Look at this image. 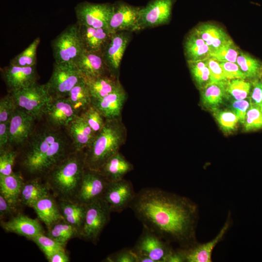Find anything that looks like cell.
Returning <instances> with one entry per match:
<instances>
[{"label": "cell", "mask_w": 262, "mask_h": 262, "mask_svg": "<svg viewBox=\"0 0 262 262\" xmlns=\"http://www.w3.org/2000/svg\"><path fill=\"white\" fill-rule=\"evenodd\" d=\"M1 226L7 232L22 236L30 240L39 234L45 233L38 219L21 213L13 216L6 221H1Z\"/></svg>", "instance_id": "22"}, {"label": "cell", "mask_w": 262, "mask_h": 262, "mask_svg": "<svg viewBox=\"0 0 262 262\" xmlns=\"http://www.w3.org/2000/svg\"><path fill=\"white\" fill-rule=\"evenodd\" d=\"M16 108L10 93L2 97L0 100V123L9 122Z\"/></svg>", "instance_id": "46"}, {"label": "cell", "mask_w": 262, "mask_h": 262, "mask_svg": "<svg viewBox=\"0 0 262 262\" xmlns=\"http://www.w3.org/2000/svg\"><path fill=\"white\" fill-rule=\"evenodd\" d=\"M193 30L209 46L211 53L231 39L222 28L210 23L201 24Z\"/></svg>", "instance_id": "29"}, {"label": "cell", "mask_w": 262, "mask_h": 262, "mask_svg": "<svg viewBox=\"0 0 262 262\" xmlns=\"http://www.w3.org/2000/svg\"><path fill=\"white\" fill-rule=\"evenodd\" d=\"M109 182L99 171L86 167L75 200L87 205L102 198Z\"/></svg>", "instance_id": "14"}, {"label": "cell", "mask_w": 262, "mask_h": 262, "mask_svg": "<svg viewBox=\"0 0 262 262\" xmlns=\"http://www.w3.org/2000/svg\"><path fill=\"white\" fill-rule=\"evenodd\" d=\"M85 158V149L76 151L45 176L50 190L59 199H75L86 168Z\"/></svg>", "instance_id": "3"}, {"label": "cell", "mask_w": 262, "mask_h": 262, "mask_svg": "<svg viewBox=\"0 0 262 262\" xmlns=\"http://www.w3.org/2000/svg\"><path fill=\"white\" fill-rule=\"evenodd\" d=\"M79 115L92 104V98L84 78L70 91L67 97Z\"/></svg>", "instance_id": "33"}, {"label": "cell", "mask_w": 262, "mask_h": 262, "mask_svg": "<svg viewBox=\"0 0 262 262\" xmlns=\"http://www.w3.org/2000/svg\"><path fill=\"white\" fill-rule=\"evenodd\" d=\"M244 126L246 131L262 128V114L260 106L252 103L251 101L250 106L246 112Z\"/></svg>", "instance_id": "45"}, {"label": "cell", "mask_w": 262, "mask_h": 262, "mask_svg": "<svg viewBox=\"0 0 262 262\" xmlns=\"http://www.w3.org/2000/svg\"><path fill=\"white\" fill-rule=\"evenodd\" d=\"M57 202L64 220L75 227L81 236L87 205L75 200L59 199Z\"/></svg>", "instance_id": "26"}, {"label": "cell", "mask_w": 262, "mask_h": 262, "mask_svg": "<svg viewBox=\"0 0 262 262\" xmlns=\"http://www.w3.org/2000/svg\"><path fill=\"white\" fill-rule=\"evenodd\" d=\"M111 212L102 198L87 204L81 237L96 243L110 221Z\"/></svg>", "instance_id": "8"}, {"label": "cell", "mask_w": 262, "mask_h": 262, "mask_svg": "<svg viewBox=\"0 0 262 262\" xmlns=\"http://www.w3.org/2000/svg\"><path fill=\"white\" fill-rule=\"evenodd\" d=\"M83 78L75 64L54 62L51 76L46 84L51 98H65Z\"/></svg>", "instance_id": "7"}, {"label": "cell", "mask_w": 262, "mask_h": 262, "mask_svg": "<svg viewBox=\"0 0 262 262\" xmlns=\"http://www.w3.org/2000/svg\"><path fill=\"white\" fill-rule=\"evenodd\" d=\"M83 78L92 100L103 98L122 86L119 77L111 74L94 78Z\"/></svg>", "instance_id": "25"}, {"label": "cell", "mask_w": 262, "mask_h": 262, "mask_svg": "<svg viewBox=\"0 0 262 262\" xmlns=\"http://www.w3.org/2000/svg\"><path fill=\"white\" fill-rule=\"evenodd\" d=\"M206 62L210 72V83L223 82L228 81L224 75L219 62L211 57L207 58Z\"/></svg>", "instance_id": "47"}, {"label": "cell", "mask_w": 262, "mask_h": 262, "mask_svg": "<svg viewBox=\"0 0 262 262\" xmlns=\"http://www.w3.org/2000/svg\"><path fill=\"white\" fill-rule=\"evenodd\" d=\"M113 8V4L110 3L79 2L74 8L77 22L79 25L108 29Z\"/></svg>", "instance_id": "10"}, {"label": "cell", "mask_w": 262, "mask_h": 262, "mask_svg": "<svg viewBox=\"0 0 262 262\" xmlns=\"http://www.w3.org/2000/svg\"><path fill=\"white\" fill-rule=\"evenodd\" d=\"M31 241L33 242L44 254L48 260L56 252L65 249V246L45 233L39 234Z\"/></svg>", "instance_id": "40"}, {"label": "cell", "mask_w": 262, "mask_h": 262, "mask_svg": "<svg viewBox=\"0 0 262 262\" xmlns=\"http://www.w3.org/2000/svg\"><path fill=\"white\" fill-rule=\"evenodd\" d=\"M37 118L16 108L9 124L8 146L17 149L33 131Z\"/></svg>", "instance_id": "17"}, {"label": "cell", "mask_w": 262, "mask_h": 262, "mask_svg": "<svg viewBox=\"0 0 262 262\" xmlns=\"http://www.w3.org/2000/svg\"><path fill=\"white\" fill-rule=\"evenodd\" d=\"M17 150L21 167L36 178L45 177L76 151L66 129L52 128L43 116L37 119L33 131Z\"/></svg>", "instance_id": "2"}, {"label": "cell", "mask_w": 262, "mask_h": 262, "mask_svg": "<svg viewBox=\"0 0 262 262\" xmlns=\"http://www.w3.org/2000/svg\"><path fill=\"white\" fill-rule=\"evenodd\" d=\"M133 169V165L120 152L108 159L98 170L109 181H117Z\"/></svg>", "instance_id": "27"}, {"label": "cell", "mask_w": 262, "mask_h": 262, "mask_svg": "<svg viewBox=\"0 0 262 262\" xmlns=\"http://www.w3.org/2000/svg\"><path fill=\"white\" fill-rule=\"evenodd\" d=\"M18 155L17 149L7 146L0 150V176L12 174Z\"/></svg>", "instance_id": "42"}, {"label": "cell", "mask_w": 262, "mask_h": 262, "mask_svg": "<svg viewBox=\"0 0 262 262\" xmlns=\"http://www.w3.org/2000/svg\"><path fill=\"white\" fill-rule=\"evenodd\" d=\"M9 124V122L0 123V150L8 146Z\"/></svg>", "instance_id": "53"}, {"label": "cell", "mask_w": 262, "mask_h": 262, "mask_svg": "<svg viewBox=\"0 0 262 262\" xmlns=\"http://www.w3.org/2000/svg\"><path fill=\"white\" fill-rule=\"evenodd\" d=\"M135 195L131 182L123 179L110 181L102 199L112 212L120 213L130 207Z\"/></svg>", "instance_id": "12"}, {"label": "cell", "mask_w": 262, "mask_h": 262, "mask_svg": "<svg viewBox=\"0 0 262 262\" xmlns=\"http://www.w3.org/2000/svg\"><path fill=\"white\" fill-rule=\"evenodd\" d=\"M108 262H137V256L132 248H123L109 255Z\"/></svg>", "instance_id": "48"}, {"label": "cell", "mask_w": 262, "mask_h": 262, "mask_svg": "<svg viewBox=\"0 0 262 262\" xmlns=\"http://www.w3.org/2000/svg\"><path fill=\"white\" fill-rule=\"evenodd\" d=\"M47 235L64 246L70 239L81 237L79 230L64 220L56 222L48 228Z\"/></svg>", "instance_id": "35"}, {"label": "cell", "mask_w": 262, "mask_h": 262, "mask_svg": "<svg viewBox=\"0 0 262 262\" xmlns=\"http://www.w3.org/2000/svg\"><path fill=\"white\" fill-rule=\"evenodd\" d=\"M131 38V32L114 33L102 54L110 73L117 77H119L121 61Z\"/></svg>", "instance_id": "18"}, {"label": "cell", "mask_w": 262, "mask_h": 262, "mask_svg": "<svg viewBox=\"0 0 262 262\" xmlns=\"http://www.w3.org/2000/svg\"><path fill=\"white\" fill-rule=\"evenodd\" d=\"M175 0H151L141 7L139 15L140 30L159 26L170 19Z\"/></svg>", "instance_id": "13"}, {"label": "cell", "mask_w": 262, "mask_h": 262, "mask_svg": "<svg viewBox=\"0 0 262 262\" xmlns=\"http://www.w3.org/2000/svg\"><path fill=\"white\" fill-rule=\"evenodd\" d=\"M128 95L123 86L99 99L92 100V104L102 114L106 120L122 117V111Z\"/></svg>", "instance_id": "21"}, {"label": "cell", "mask_w": 262, "mask_h": 262, "mask_svg": "<svg viewBox=\"0 0 262 262\" xmlns=\"http://www.w3.org/2000/svg\"><path fill=\"white\" fill-rule=\"evenodd\" d=\"M230 214L218 234L212 240L205 243L196 242L191 246L182 248L179 247L184 262H211L214 248L224 238L230 225Z\"/></svg>", "instance_id": "19"}, {"label": "cell", "mask_w": 262, "mask_h": 262, "mask_svg": "<svg viewBox=\"0 0 262 262\" xmlns=\"http://www.w3.org/2000/svg\"><path fill=\"white\" fill-rule=\"evenodd\" d=\"M250 105L249 101L246 99L235 100L231 103L232 111L237 115L239 121L244 124L246 118V112Z\"/></svg>", "instance_id": "50"}, {"label": "cell", "mask_w": 262, "mask_h": 262, "mask_svg": "<svg viewBox=\"0 0 262 262\" xmlns=\"http://www.w3.org/2000/svg\"><path fill=\"white\" fill-rule=\"evenodd\" d=\"M49 262H68L69 258L65 249L54 253L48 260Z\"/></svg>", "instance_id": "54"}, {"label": "cell", "mask_w": 262, "mask_h": 262, "mask_svg": "<svg viewBox=\"0 0 262 262\" xmlns=\"http://www.w3.org/2000/svg\"><path fill=\"white\" fill-rule=\"evenodd\" d=\"M129 207L143 227L163 240L182 248L197 242L198 208L190 198L147 187L136 193Z\"/></svg>", "instance_id": "1"}, {"label": "cell", "mask_w": 262, "mask_h": 262, "mask_svg": "<svg viewBox=\"0 0 262 262\" xmlns=\"http://www.w3.org/2000/svg\"><path fill=\"white\" fill-rule=\"evenodd\" d=\"M38 178L24 182L20 195V203L32 208L37 201L50 194L47 182H41Z\"/></svg>", "instance_id": "31"}, {"label": "cell", "mask_w": 262, "mask_h": 262, "mask_svg": "<svg viewBox=\"0 0 262 262\" xmlns=\"http://www.w3.org/2000/svg\"><path fill=\"white\" fill-rule=\"evenodd\" d=\"M252 87L250 101L260 106L262 103V83L261 81L256 80L252 82Z\"/></svg>", "instance_id": "52"}, {"label": "cell", "mask_w": 262, "mask_h": 262, "mask_svg": "<svg viewBox=\"0 0 262 262\" xmlns=\"http://www.w3.org/2000/svg\"><path fill=\"white\" fill-rule=\"evenodd\" d=\"M78 115L67 97L51 98L43 114L47 123L56 129H66Z\"/></svg>", "instance_id": "15"}, {"label": "cell", "mask_w": 262, "mask_h": 262, "mask_svg": "<svg viewBox=\"0 0 262 262\" xmlns=\"http://www.w3.org/2000/svg\"><path fill=\"white\" fill-rule=\"evenodd\" d=\"M137 256H146L154 262H165L173 251L171 243L163 240L155 233L143 227V231L132 248Z\"/></svg>", "instance_id": "9"}, {"label": "cell", "mask_w": 262, "mask_h": 262, "mask_svg": "<svg viewBox=\"0 0 262 262\" xmlns=\"http://www.w3.org/2000/svg\"><path fill=\"white\" fill-rule=\"evenodd\" d=\"M75 65L84 78L110 74L102 55L83 50Z\"/></svg>", "instance_id": "23"}, {"label": "cell", "mask_w": 262, "mask_h": 262, "mask_svg": "<svg viewBox=\"0 0 262 262\" xmlns=\"http://www.w3.org/2000/svg\"><path fill=\"white\" fill-rule=\"evenodd\" d=\"M79 33L83 50L102 55L113 34L107 29L79 24Z\"/></svg>", "instance_id": "20"}, {"label": "cell", "mask_w": 262, "mask_h": 262, "mask_svg": "<svg viewBox=\"0 0 262 262\" xmlns=\"http://www.w3.org/2000/svg\"><path fill=\"white\" fill-rule=\"evenodd\" d=\"M127 137V130L122 117L106 120L103 128L85 149L86 167L98 171L108 159L119 152Z\"/></svg>", "instance_id": "4"}, {"label": "cell", "mask_w": 262, "mask_h": 262, "mask_svg": "<svg viewBox=\"0 0 262 262\" xmlns=\"http://www.w3.org/2000/svg\"><path fill=\"white\" fill-rule=\"evenodd\" d=\"M219 64L227 80L235 79L245 80L246 78L237 63L229 62H219Z\"/></svg>", "instance_id": "49"}, {"label": "cell", "mask_w": 262, "mask_h": 262, "mask_svg": "<svg viewBox=\"0 0 262 262\" xmlns=\"http://www.w3.org/2000/svg\"><path fill=\"white\" fill-rule=\"evenodd\" d=\"M24 183L19 172H13L10 175L0 176V195L13 205L17 207L20 203V195Z\"/></svg>", "instance_id": "30"}, {"label": "cell", "mask_w": 262, "mask_h": 262, "mask_svg": "<svg viewBox=\"0 0 262 262\" xmlns=\"http://www.w3.org/2000/svg\"><path fill=\"white\" fill-rule=\"evenodd\" d=\"M261 82H262V81H261Z\"/></svg>", "instance_id": "56"}, {"label": "cell", "mask_w": 262, "mask_h": 262, "mask_svg": "<svg viewBox=\"0 0 262 262\" xmlns=\"http://www.w3.org/2000/svg\"><path fill=\"white\" fill-rule=\"evenodd\" d=\"M236 63L246 78H253L256 77L261 69L260 62L247 53L240 52Z\"/></svg>", "instance_id": "39"}, {"label": "cell", "mask_w": 262, "mask_h": 262, "mask_svg": "<svg viewBox=\"0 0 262 262\" xmlns=\"http://www.w3.org/2000/svg\"><path fill=\"white\" fill-rule=\"evenodd\" d=\"M251 87L250 83L243 79L229 80L225 83L227 93L237 100L246 99L250 93Z\"/></svg>", "instance_id": "38"}, {"label": "cell", "mask_w": 262, "mask_h": 262, "mask_svg": "<svg viewBox=\"0 0 262 262\" xmlns=\"http://www.w3.org/2000/svg\"><path fill=\"white\" fill-rule=\"evenodd\" d=\"M54 62L75 64L83 48L77 22L67 26L51 43Z\"/></svg>", "instance_id": "5"}, {"label": "cell", "mask_w": 262, "mask_h": 262, "mask_svg": "<svg viewBox=\"0 0 262 262\" xmlns=\"http://www.w3.org/2000/svg\"><path fill=\"white\" fill-rule=\"evenodd\" d=\"M260 110H261V113L262 114V103L261 104L260 106Z\"/></svg>", "instance_id": "55"}, {"label": "cell", "mask_w": 262, "mask_h": 262, "mask_svg": "<svg viewBox=\"0 0 262 262\" xmlns=\"http://www.w3.org/2000/svg\"><path fill=\"white\" fill-rule=\"evenodd\" d=\"M79 115L82 116L96 134L103 128L106 121L100 112L92 104Z\"/></svg>", "instance_id": "41"}, {"label": "cell", "mask_w": 262, "mask_h": 262, "mask_svg": "<svg viewBox=\"0 0 262 262\" xmlns=\"http://www.w3.org/2000/svg\"><path fill=\"white\" fill-rule=\"evenodd\" d=\"M39 220L49 227L53 224L64 220L58 202L50 194L37 201L33 206Z\"/></svg>", "instance_id": "28"}, {"label": "cell", "mask_w": 262, "mask_h": 262, "mask_svg": "<svg viewBox=\"0 0 262 262\" xmlns=\"http://www.w3.org/2000/svg\"><path fill=\"white\" fill-rule=\"evenodd\" d=\"M226 82L210 83L203 88L201 101L206 108L212 111L218 109L227 93L225 88Z\"/></svg>", "instance_id": "34"}, {"label": "cell", "mask_w": 262, "mask_h": 262, "mask_svg": "<svg viewBox=\"0 0 262 262\" xmlns=\"http://www.w3.org/2000/svg\"><path fill=\"white\" fill-rule=\"evenodd\" d=\"M40 42V37H36L23 51L12 58L9 64L20 67L36 66L37 50Z\"/></svg>", "instance_id": "36"}, {"label": "cell", "mask_w": 262, "mask_h": 262, "mask_svg": "<svg viewBox=\"0 0 262 262\" xmlns=\"http://www.w3.org/2000/svg\"><path fill=\"white\" fill-rule=\"evenodd\" d=\"M213 112L214 117L225 132L229 133L233 131L239 121L237 115L232 110H221L217 109Z\"/></svg>", "instance_id": "43"}, {"label": "cell", "mask_w": 262, "mask_h": 262, "mask_svg": "<svg viewBox=\"0 0 262 262\" xmlns=\"http://www.w3.org/2000/svg\"><path fill=\"white\" fill-rule=\"evenodd\" d=\"M0 74L8 93L31 86L38 79L36 66L20 67L9 64L0 68Z\"/></svg>", "instance_id": "16"}, {"label": "cell", "mask_w": 262, "mask_h": 262, "mask_svg": "<svg viewBox=\"0 0 262 262\" xmlns=\"http://www.w3.org/2000/svg\"><path fill=\"white\" fill-rule=\"evenodd\" d=\"M184 49L187 61L204 60L210 56L209 46L194 30L186 37Z\"/></svg>", "instance_id": "32"}, {"label": "cell", "mask_w": 262, "mask_h": 262, "mask_svg": "<svg viewBox=\"0 0 262 262\" xmlns=\"http://www.w3.org/2000/svg\"><path fill=\"white\" fill-rule=\"evenodd\" d=\"M113 4V12L108 27L112 33L140 30L139 21L141 7L133 6L123 1H117Z\"/></svg>", "instance_id": "11"}, {"label": "cell", "mask_w": 262, "mask_h": 262, "mask_svg": "<svg viewBox=\"0 0 262 262\" xmlns=\"http://www.w3.org/2000/svg\"><path fill=\"white\" fill-rule=\"evenodd\" d=\"M240 51L230 39L226 44L210 54V56L218 62H229L236 63Z\"/></svg>", "instance_id": "44"}, {"label": "cell", "mask_w": 262, "mask_h": 262, "mask_svg": "<svg viewBox=\"0 0 262 262\" xmlns=\"http://www.w3.org/2000/svg\"><path fill=\"white\" fill-rule=\"evenodd\" d=\"M76 151L85 149L96 134L80 115L76 117L66 128Z\"/></svg>", "instance_id": "24"}, {"label": "cell", "mask_w": 262, "mask_h": 262, "mask_svg": "<svg viewBox=\"0 0 262 262\" xmlns=\"http://www.w3.org/2000/svg\"><path fill=\"white\" fill-rule=\"evenodd\" d=\"M10 94L17 108L37 119L43 116L46 106L51 99L46 84H40L38 82Z\"/></svg>", "instance_id": "6"}, {"label": "cell", "mask_w": 262, "mask_h": 262, "mask_svg": "<svg viewBox=\"0 0 262 262\" xmlns=\"http://www.w3.org/2000/svg\"><path fill=\"white\" fill-rule=\"evenodd\" d=\"M16 207L11 204L3 196L0 195V217H4L14 213L17 210Z\"/></svg>", "instance_id": "51"}, {"label": "cell", "mask_w": 262, "mask_h": 262, "mask_svg": "<svg viewBox=\"0 0 262 262\" xmlns=\"http://www.w3.org/2000/svg\"><path fill=\"white\" fill-rule=\"evenodd\" d=\"M192 76L199 87L204 88L211 83L210 72L206 59L187 61Z\"/></svg>", "instance_id": "37"}]
</instances>
